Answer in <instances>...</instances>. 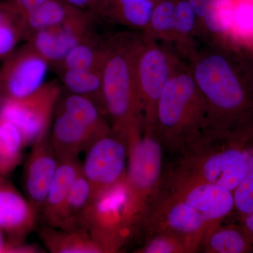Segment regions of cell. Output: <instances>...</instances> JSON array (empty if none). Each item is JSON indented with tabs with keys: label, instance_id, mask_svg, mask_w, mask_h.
<instances>
[{
	"label": "cell",
	"instance_id": "8992f818",
	"mask_svg": "<svg viewBox=\"0 0 253 253\" xmlns=\"http://www.w3.org/2000/svg\"><path fill=\"white\" fill-rule=\"evenodd\" d=\"M125 200L124 180L91 200L82 215L81 228L87 231L103 253L118 252L134 234L126 219Z\"/></svg>",
	"mask_w": 253,
	"mask_h": 253
},
{
	"label": "cell",
	"instance_id": "4fadbf2b",
	"mask_svg": "<svg viewBox=\"0 0 253 253\" xmlns=\"http://www.w3.org/2000/svg\"><path fill=\"white\" fill-rule=\"evenodd\" d=\"M163 189L181 199L212 225L220 224L234 208L233 192L211 183L165 175Z\"/></svg>",
	"mask_w": 253,
	"mask_h": 253
},
{
	"label": "cell",
	"instance_id": "484cf974",
	"mask_svg": "<svg viewBox=\"0 0 253 253\" xmlns=\"http://www.w3.org/2000/svg\"><path fill=\"white\" fill-rule=\"evenodd\" d=\"M158 0L131 3L112 8L98 19L118 23L132 29L144 32L149 26L151 15Z\"/></svg>",
	"mask_w": 253,
	"mask_h": 253
},
{
	"label": "cell",
	"instance_id": "8d00e7d4",
	"mask_svg": "<svg viewBox=\"0 0 253 253\" xmlns=\"http://www.w3.org/2000/svg\"><path fill=\"white\" fill-rule=\"evenodd\" d=\"M61 1L72 5L78 9L90 11L94 4L95 0H61Z\"/></svg>",
	"mask_w": 253,
	"mask_h": 253
},
{
	"label": "cell",
	"instance_id": "ba28073f",
	"mask_svg": "<svg viewBox=\"0 0 253 253\" xmlns=\"http://www.w3.org/2000/svg\"><path fill=\"white\" fill-rule=\"evenodd\" d=\"M61 97V87L56 81L44 83L36 91L23 98H4L0 118L17 126L25 146L33 144L48 134L56 105Z\"/></svg>",
	"mask_w": 253,
	"mask_h": 253
},
{
	"label": "cell",
	"instance_id": "d590c367",
	"mask_svg": "<svg viewBox=\"0 0 253 253\" xmlns=\"http://www.w3.org/2000/svg\"><path fill=\"white\" fill-rule=\"evenodd\" d=\"M33 251L32 246L21 244H6L3 236L2 229L0 228V253H26Z\"/></svg>",
	"mask_w": 253,
	"mask_h": 253
},
{
	"label": "cell",
	"instance_id": "d6986e66",
	"mask_svg": "<svg viewBox=\"0 0 253 253\" xmlns=\"http://www.w3.org/2000/svg\"><path fill=\"white\" fill-rule=\"evenodd\" d=\"M108 39L94 33L90 38L75 46L58 64L54 66L58 74L72 69L104 68Z\"/></svg>",
	"mask_w": 253,
	"mask_h": 253
},
{
	"label": "cell",
	"instance_id": "5b68a950",
	"mask_svg": "<svg viewBox=\"0 0 253 253\" xmlns=\"http://www.w3.org/2000/svg\"><path fill=\"white\" fill-rule=\"evenodd\" d=\"M167 177L204 181L233 191L247 172L249 158L239 146L207 141L180 157Z\"/></svg>",
	"mask_w": 253,
	"mask_h": 253
},
{
	"label": "cell",
	"instance_id": "f35d334b",
	"mask_svg": "<svg viewBox=\"0 0 253 253\" xmlns=\"http://www.w3.org/2000/svg\"><path fill=\"white\" fill-rule=\"evenodd\" d=\"M0 94H1V92H0Z\"/></svg>",
	"mask_w": 253,
	"mask_h": 253
},
{
	"label": "cell",
	"instance_id": "30bf717a",
	"mask_svg": "<svg viewBox=\"0 0 253 253\" xmlns=\"http://www.w3.org/2000/svg\"><path fill=\"white\" fill-rule=\"evenodd\" d=\"M126 161V145L112 131L89 146L82 168L90 184L91 200L125 180Z\"/></svg>",
	"mask_w": 253,
	"mask_h": 253
},
{
	"label": "cell",
	"instance_id": "7c38bea8",
	"mask_svg": "<svg viewBox=\"0 0 253 253\" xmlns=\"http://www.w3.org/2000/svg\"><path fill=\"white\" fill-rule=\"evenodd\" d=\"M96 21L91 11L79 9L62 23L35 33L27 42L55 66L75 46L96 33Z\"/></svg>",
	"mask_w": 253,
	"mask_h": 253
},
{
	"label": "cell",
	"instance_id": "1f68e13d",
	"mask_svg": "<svg viewBox=\"0 0 253 253\" xmlns=\"http://www.w3.org/2000/svg\"><path fill=\"white\" fill-rule=\"evenodd\" d=\"M248 158L247 172L233 191L234 208L244 217L253 212V153L248 156Z\"/></svg>",
	"mask_w": 253,
	"mask_h": 253
},
{
	"label": "cell",
	"instance_id": "ffe728a7",
	"mask_svg": "<svg viewBox=\"0 0 253 253\" xmlns=\"http://www.w3.org/2000/svg\"><path fill=\"white\" fill-rule=\"evenodd\" d=\"M103 69L104 68L67 70L59 75L63 85L70 92L91 100L107 116L103 95Z\"/></svg>",
	"mask_w": 253,
	"mask_h": 253
},
{
	"label": "cell",
	"instance_id": "f546056e",
	"mask_svg": "<svg viewBox=\"0 0 253 253\" xmlns=\"http://www.w3.org/2000/svg\"><path fill=\"white\" fill-rule=\"evenodd\" d=\"M21 41H23L21 19L6 1H0V59L11 54Z\"/></svg>",
	"mask_w": 253,
	"mask_h": 253
},
{
	"label": "cell",
	"instance_id": "83f0119b",
	"mask_svg": "<svg viewBox=\"0 0 253 253\" xmlns=\"http://www.w3.org/2000/svg\"><path fill=\"white\" fill-rule=\"evenodd\" d=\"M201 33L199 20L188 0H175L174 42L190 54L194 46L195 37Z\"/></svg>",
	"mask_w": 253,
	"mask_h": 253
},
{
	"label": "cell",
	"instance_id": "4dcf8cb0",
	"mask_svg": "<svg viewBox=\"0 0 253 253\" xmlns=\"http://www.w3.org/2000/svg\"><path fill=\"white\" fill-rule=\"evenodd\" d=\"M137 253H196L185 239L166 232H156L146 236V241Z\"/></svg>",
	"mask_w": 253,
	"mask_h": 253
},
{
	"label": "cell",
	"instance_id": "836d02e7",
	"mask_svg": "<svg viewBox=\"0 0 253 253\" xmlns=\"http://www.w3.org/2000/svg\"><path fill=\"white\" fill-rule=\"evenodd\" d=\"M46 1L48 0H6L9 7L21 21Z\"/></svg>",
	"mask_w": 253,
	"mask_h": 253
},
{
	"label": "cell",
	"instance_id": "7402d4cb",
	"mask_svg": "<svg viewBox=\"0 0 253 253\" xmlns=\"http://www.w3.org/2000/svg\"><path fill=\"white\" fill-rule=\"evenodd\" d=\"M79 9L61 0H48L21 19L23 41H28L35 33L62 23Z\"/></svg>",
	"mask_w": 253,
	"mask_h": 253
},
{
	"label": "cell",
	"instance_id": "3957f363",
	"mask_svg": "<svg viewBox=\"0 0 253 253\" xmlns=\"http://www.w3.org/2000/svg\"><path fill=\"white\" fill-rule=\"evenodd\" d=\"M208 111L189 65L181 63L160 96L152 133L176 158L207 141Z\"/></svg>",
	"mask_w": 253,
	"mask_h": 253
},
{
	"label": "cell",
	"instance_id": "9a60e30c",
	"mask_svg": "<svg viewBox=\"0 0 253 253\" xmlns=\"http://www.w3.org/2000/svg\"><path fill=\"white\" fill-rule=\"evenodd\" d=\"M2 176L0 175V228L20 244L34 228L38 211Z\"/></svg>",
	"mask_w": 253,
	"mask_h": 253
},
{
	"label": "cell",
	"instance_id": "d6a6232c",
	"mask_svg": "<svg viewBox=\"0 0 253 253\" xmlns=\"http://www.w3.org/2000/svg\"><path fill=\"white\" fill-rule=\"evenodd\" d=\"M231 31L241 38L253 37V0H234Z\"/></svg>",
	"mask_w": 253,
	"mask_h": 253
},
{
	"label": "cell",
	"instance_id": "9c48e42d",
	"mask_svg": "<svg viewBox=\"0 0 253 253\" xmlns=\"http://www.w3.org/2000/svg\"><path fill=\"white\" fill-rule=\"evenodd\" d=\"M212 225L181 199L163 189L144 226L147 235L166 232L179 236L199 252L201 244Z\"/></svg>",
	"mask_w": 253,
	"mask_h": 253
},
{
	"label": "cell",
	"instance_id": "ac0fdd59",
	"mask_svg": "<svg viewBox=\"0 0 253 253\" xmlns=\"http://www.w3.org/2000/svg\"><path fill=\"white\" fill-rule=\"evenodd\" d=\"M40 236L52 253H103L83 228L67 230L49 226L42 229Z\"/></svg>",
	"mask_w": 253,
	"mask_h": 253
},
{
	"label": "cell",
	"instance_id": "603a6c76",
	"mask_svg": "<svg viewBox=\"0 0 253 253\" xmlns=\"http://www.w3.org/2000/svg\"><path fill=\"white\" fill-rule=\"evenodd\" d=\"M200 251L206 253H244L253 251V245L243 229L213 226L205 236Z\"/></svg>",
	"mask_w": 253,
	"mask_h": 253
},
{
	"label": "cell",
	"instance_id": "d4e9b609",
	"mask_svg": "<svg viewBox=\"0 0 253 253\" xmlns=\"http://www.w3.org/2000/svg\"><path fill=\"white\" fill-rule=\"evenodd\" d=\"M175 0H158L155 6L149 26L143 32L144 41L174 42Z\"/></svg>",
	"mask_w": 253,
	"mask_h": 253
},
{
	"label": "cell",
	"instance_id": "e0dca14e",
	"mask_svg": "<svg viewBox=\"0 0 253 253\" xmlns=\"http://www.w3.org/2000/svg\"><path fill=\"white\" fill-rule=\"evenodd\" d=\"M82 169V165L78 158L59 162L42 209L49 226L59 228L68 193Z\"/></svg>",
	"mask_w": 253,
	"mask_h": 253
},
{
	"label": "cell",
	"instance_id": "cb8c5ba5",
	"mask_svg": "<svg viewBox=\"0 0 253 253\" xmlns=\"http://www.w3.org/2000/svg\"><path fill=\"white\" fill-rule=\"evenodd\" d=\"M91 201L90 184L82 169L68 193L59 229L67 230L80 229L82 215Z\"/></svg>",
	"mask_w": 253,
	"mask_h": 253
},
{
	"label": "cell",
	"instance_id": "52a82bcc",
	"mask_svg": "<svg viewBox=\"0 0 253 253\" xmlns=\"http://www.w3.org/2000/svg\"><path fill=\"white\" fill-rule=\"evenodd\" d=\"M181 63L176 53L166 43L144 41L136 61V82L142 105L144 131L152 132L158 100Z\"/></svg>",
	"mask_w": 253,
	"mask_h": 253
},
{
	"label": "cell",
	"instance_id": "2e32d148",
	"mask_svg": "<svg viewBox=\"0 0 253 253\" xmlns=\"http://www.w3.org/2000/svg\"><path fill=\"white\" fill-rule=\"evenodd\" d=\"M49 138L59 162L78 158L80 153L99 139L63 109L56 115Z\"/></svg>",
	"mask_w": 253,
	"mask_h": 253
},
{
	"label": "cell",
	"instance_id": "44dd1931",
	"mask_svg": "<svg viewBox=\"0 0 253 253\" xmlns=\"http://www.w3.org/2000/svg\"><path fill=\"white\" fill-rule=\"evenodd\" d=\"M61 109L86 126L97 139L112 131L107 116L88 98L71 93L63 99Z\"/></svg>",
	"mask_w": 253,
	"mask_h": 253
},
{
	"label": "cell",
	"instance_id": "8fae6325",
	"mask_svg": "<svg viewBox=\"0 0 253 253\" xmlns=\"http://www.w3.org/2000/svg\"><path fill=\"white\" fill-rule=\"evenodd\" d=\"M49 63L29 42L15 49L0 66V92L4 98H23L44 83Z\"/></svg>",
	"mask_w": 253,
	"mask_h": 253
},
{
	"label": "cell",
	"instance_id": "e575fe53",
	"mask_svg": "<svg viewBox=\"0 0 253 253\" xmlns=\"http://www.w3.org/2000/svg\"><path fill=\"white\" fill-rule=\"evenodd\" d=\"M145 1L149 0H95L90 11L96 18H98L106 11L116 6L131 3L142 2Z\"/></svg>",
	"mask_w": 253,
	"mask_h": 253
},
{
	"label": "cell",
	"instance_id": "277c9868",
	"mask_svg": "<svg viewBox=\"0 0 253 253\" xmlns=\"http://www.w3.org/2000/svg\"><path fill=\"white\" fill-rule=\"evenodd\" d=\"M163 149L152 132L145 131L127 146L125 212L134 232L143 228L164 186Z\"/></svg>",
	"mask_w": 253,
	"mask_h": 253
},
{
	"label": "cell",
	"instance_id": "f1b7e54d",
	"mask_svg": "<svg viewBox=\"0 0 253 253\" xmlns=\"http://www.w3.org/2000/svg\"><path fill=\"white\" fill-rule=\"evenodd\" d=\"M23 146V135L17 126L0 118V175H5L17 166Z\"/></svg>",
	"mask_w": 253,
	"mask_h": 253
},
{
	"label": "cell",
	"instance_id": "74e56055",
	"mask_svg": "<svg viewBox=\"0 0 253 253\" xmlns=\"http://www.w3.org/2000/svg\"><path fill=\"white\" fill-rule=\"evenodd\" d=\"M244 219L243 230L249 238L251 244L253 245V212L246 216L244 217Z\"/></svg>",
	"mask_w": 253,
	"mask_h": 253
},
{
	"label": "cell",
	"instance_id": "6da1fadb",
	"mask_svg": "<svg viewBox=\"0 0 253 253\" xmlns=\"http://www.w3.org/2000/svg\"><path fill=\"white\" fill-rule=\"evenodd\" d=\"M189 59L207 106V141L242 147L253 135V78L246 64L221 41L196 48Z\"/></svg>",
	"mask_w": 253,
	"mask_h": 253
},
{
	"label": "cell",
	"instance_id": "4316f807",
	"mask_svg": "<svg viewBox=\"0 0 253 253\" xmlns=\"http://www.w3.org/2000/svg\"><path fill=\"white\" fill-rule=\"evenodd\" d=\"M234 0H209L206 14L201 24L212 41H221L231 32L234 14Z\"/></svg>",
	"mask_w": 253,
	"mask_h": 253
},
{
	"label": "cell",
	"instance_id": "5bb4252c",
	"mask_svg": "<svg viewBox=\"0 0 253 253\" xmlns=\"http://www.w3.org/2000/svg\"><path fill=\"white\" fill-rule=\"evenodd\" d=\"M59 161L48 134L33 144L25 167L24 184L28 201L37 211L42 209Z\"/></svg>",
	"mask_w": 253,
	"mask_h": 253
},
{
	"label": "cell",
	"instance_id": "7a4b0ae2",
	"mask_svg": "<svg viewBox=\"0 0 253 253\" xmlns=\"http://www.w3.org/2000/svg\"><path fill=\"white\" fill-rule=\"evenodd\" d=\"M142 36L120 32L108 39L103 69V95L113 134L127 147L144 132V115L138 89L136 61Z\"/></svg>",
	"mask_w": 253,
	"mask_h": 253
}]
</instances>
